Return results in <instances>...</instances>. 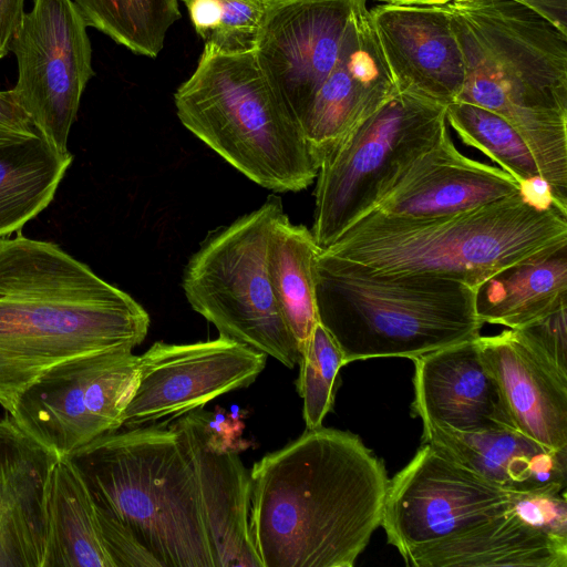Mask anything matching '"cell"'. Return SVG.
Masks as SVG:
<instances>
[{
    "label": "cell",
    "mask_w": 567,
    "mask_h": 567,
    "mask_svg": "<svg viewBox=\"0 0 567 567\" xmlns=\"http://www.w3.org/2000/svg\"><path fill=\"white\" fill-rule=\"evenodd\" d=\"M87 24L135 54L156 58L181 18L178 0H73Z\"/></svg>",
    "instance_id": "4316f807"
},
{
    "label": "cell",
    "mask_w": 567,
    "mask_h": 567,
    "mask_svg": "<svg viewBox=\"0 0 567 567\" xmlns=\"http://www.w3.org/2000/svg\"><path fill=\"white\" fill-rule=\"evenodd\" d=\"M512 493L422 442L389 480L381 525L402 555L506 512Z\"/></svg>",
    "instance_id": "7c38bea8"
},
{
    "label": "cell",
    "mask_w": 567,
    "mask_h": 567,
    "mask_svg": "<svg viewBox=\"0 0 567 567\" xmlns=\"http://www.w3.org/2000/svg\"><path fill=\"white\" fill-rule=\"evenodd\" d=\"M205 47L221 52L252 50L269 0H182Z\"/></svg>",
    "instance_id": "f1b7e54d"
},
{
    "label": "cell",
    "mask_w": 567,
    "mask_h": 567,
    "mask_svg": "<svg viewBox=\"0 0 567 567\" xmlns=\"http://www.w3.org/2000/svg\"><path fill=\"white\" fill-rule=\"evenodd\" d=\"M370 14L396 90L445 106L456 102L464 61L445 4L380 3Z\"/></svg>",
    "instance_id": "5bb4252c"
},
{
    "label": "cell",
    "mask_w": 567,
    "mask_h": 567,
    "mask_svg": "<svg viewBox=\"0 0 567 567\" xmlns=\"http://www.w3.org/2000/svg\"><path fill=\"white\" fill-rule=\"evenodd\" d=\"M381 3L401 4V6H421V4H441L442 0H377Z\"/></svg>",
    "instance_id": "74e56055"
},
{
    "label": "cell",
    "mask_w": 567,
    "mask_h": 567,
    "mask_svg": "<svg viewBox=\"0 0 567 567\" xmlns=\"http://www.w3.org/2000/svg\"><path fill=\"white\" fill-rule=\"evenodd\" d=\"M266 361L265 353L221 336L183 344L157 341L138 355L137 380L122 427L177 419L221 394L247 388Z\"/></svg>",
    "instance_id": "4fadbf2b"
},
{
    "label": "cell",
    "mask_w": 567,
    "mask_h": 567,
    "mask_svg": "<svg viewBox=\"0 0 567 567\" xmlns=\"http://www.w3.org/2000/svg\"><path fill=\"white\" fill-rule=\"evenodd\" d=\"M45 524L42 567H112L95 503L65 456L56 458L49 474Z\"/></svg>",
    "instance_id": "cb8c5ba5"
},
{
    "label": "cell",
    "mask_w": 567,
    "mask_h": 567,
    "mask_svg": "<svg viewBox=\"0 0 567 567\" xmlns=\"http://www.w3.org/2000/svg\"><path fill=\"white\" fill-rule=\"evenodd\" d=\"M413 361L411 409L423 424L463 432L515 429L476 339L441 348Z\"/></svg>",
    "instance_id": "e0dca14e"
},
{
    "label": "cell",
    "mask_w": 567,
    "mask_h": 567,
    "mask_svg": "<svg viewBox=\"0 0 567 567\" xmlns=\"http://www.w3.org/2000/svg\"><path fill=\"white\" fill-rule=\"evenodd\" d=\"M475 289L449 279L379 275L321 249L316 262L318 320L346 363L415 359L480 337Z\"/></svg>",
    "instance_id": "8992f818"
},
{
    "label": "cell",
    "mask_w": 567,
    "mask_h": 567,
    "mask_svg": "<svg viewBox=\"0 0 567 567\" xmlns=\"http://www.w3.org/2000/svg\"><path fill=\"white\" fill-rule=\"evenodd\" d=\"M138 355L113 350L62 362L31 384L8 413L30 439L66 456L122 427Z\"/></svg>",
    "instance_id": "30bf717a"
},
{
    "label": "cell",
    "mask_w": 567,
    "mask_h": 567,
    "mask_svg": "<svg viewBox=\"0 0 567 567\" xmlns=\"http://www.w3.org/2000/svg\"><path fill=\"white\" fill-rule=\"evenodd\" d=\"M346 364L341 349L318 322L301 353L296 382L303 400L302 415L307 430L321 426L332 409L339 370Z\"/></svg>",
    "instance_id": "f546056e"
},
{
    "label": "cell",
    "mask_w": 567,
    "mask_h": 567,
    "mask_svg": "<svg viewBox=\"0 0 567 567\" xmlns=\"http://www.w3.org/2000/svg\"><path fill=\"white\" fill-rule=\"evenodd\" d=\"M190 460L214 567H262L250 524L251 481L238 451L216 443L205 426V410L190 411L169 425Z\"/></svg>",
    "instance_id": "9a60e30c"
},
{
    "label": "cell",
    "mask_w": 567,
    "mask_h": 567,
    "mask_svg": "<svg viewBox=\"0 0 567 567\" xmlns=\"http://www.w3.org/2000/svg\"><path fill=\"white\" fill-rule=\"evenodd\" d=\"M320 251L311 229L292 224L285 213L277 219L268 240V274L276 301L300 354L319 322L316 262Z\"/></svg>",
    "instance_id": "484cf974"
},
{
    "label": "cell",
    "mask_w": 567,
    "mask_h": 567,
    "mask_svg": "<svg viewBox=\"0 0 567 567\" xmlns=\"http://www.w3.org/2000/svg\"><path fill=\"white\" fill-rule=\"evenodd\" d=\"M96 516L102 544L112 567H161L154 556L118 519L99 506Z\"/></svg>",
    "instance_id": "d6a6232c"
},
{
    "label": "cell",
    "mask_w": 567,
    "mask_h": 567,
    "mask_svg": "<svg viewBox=\"0 0 567 567\" xmlns=\"http://www.w3.org/2000/svg\"><path fill=\"white\" fill-rule=\"evenodd\" d=\"M475 312L484 323L522 329L567 305V244L493 275L475 289Z\"/></svg>",
    "instance_id": "603a6c76"
},
{
    "label": "cell",
    "mask_w": 567,
    "mask_h": 567,
    "mask_svg": "<svg viewBox=\"0 0 567 567\" xmlns=\"http://www.w3.org/2000/svg\"><path fill=\"white\" fill-rule=\"evenodd\" d=\"M71 163L43 135L0 143V239L48 207Z\"/></svg>",
    "instance_id": "d4e9b609"
},
{
    "label": "cell",
    "mask_w": 567,
    "mask_h": 567,
    "mask_svg": "<svg viewBox=\"0 0 567 567\" xmlns=\"http://www.w3.org/2000/svg\"><path fill=\"white\" fill-rule=\"evenodd\" d=\"M444 4L464 61L457 101L517 131L567 216V34L515 0Z\"/></svg>",
    "instance_id": "3957f363"
},
{
    "label": "cell",
    "mask_w": 567,
    "mask_h": 567,
    "mask_svg": "<svg viewBox=\"0 0 567 567\" xmlns=\"http://www.w3.org/2000/svg\"><path fill=\"white\" fill-rule=\"evenodd\" d=\"M525 4L567 34V0H515Z\"/></svg>",
    "instance_id": "8d00e7d4"
},
{
    "label": "cell",
    "mask_w": 567,
    "mask_h": 567,
    "mask_svg": "<svg viewBox=\"0 0 567 567\" xmlns=\"http://www.w3.org/2000/svg\"><path fill=\"white\" fill-rule=\"evenodd\" d=\"M396 92L368 0H354L337 69L301 127L319 162Z\"/></svg>",
    "instance_id": "2e32d148"
},
{
    "label": "cell",
    "mask_w": 567,
    "mask_h": 567,
    "mask_svg": "<svg viewBox=\"0 0 567 567\" xmlns=\"http://www.w3.org/2000/svg\"><path fill=\"white\" fill-rule=\"evenodd\" d=\"M476 341L515 429L547 449L567 450V378L547 365L516 329Z\"/></svg>",
    "instance_id": "ffe728a7"
},
{
    "label": "cell",
    "mask_w": 567,
    "mask_h": 567,
    "mask_svg": "<svg viewBox=\"0 0 567 567\" xmlns=\"http://www.w3.org/2000/svg\"><path fill=\"white\" fill-rule=\"evenodd\" d=\"M509 509L527 525L549 536L567 539L566 492H513Z\"/></svg>",
    "instance_id": "4dcf8cb0"
},
{
    "label": "cell",
    "mask_w": 567,
    "mask_h": 567,
    "mask_svg": "<svg viewBox=\"0 0 567 567\" xmlns=\"http://www.w3.org/2000/svg\"><path fill=\"white\" fill-rule=\"evenodd\" d=\"M249 524L262 567H352L381 525L389 478L350 432L322 425L250 471Z\"/></svg>",
    "instance_id": "6da1fadb"
},
{
    "label": "cell",
    "mask_w": 567,
    "mask_h": 567,
    "mask_svg": "<svg viewBox=\"0 0 567 567\" xmlns=\"http://www.w3.org/2000/svg\"><path fill=\"white\" fill-rule=\"evenodd\" d=\"M65 457L161 567H214L194 470L171 426L118 429Z\"/></svg>",
    "instance_id": "5b68a950"
},
{
    "label": "cell",
    "mask_w": 567,
    "mask_h": 567,
    "mask_svg": "<svg viewBox=\"0 0 567 567\" xmlns=\"http://www.w3.org/2000/svg\"><path fill=\"white\" fill-rule=\"evenodd\" d=\"M0 125L27 136L42 135L17 101L12 89L0 91Z\"/></svg>",
    "instance_id": "836d02e7"
},
{
    "label": "cell",
    "mask_w": 567,
    "mask_h": 567,
    "mask_svg": "<svg viewBox=\"0 0 567 567\" xmlns=\"http://www.w3.org/2000/svg\"><path fill=\"white\" fill-rule=\"evenodd\" d=\"M24 0H0V60L11 48V42L24 16Z\"/></svg>",
    "instance_id": "e575fe53"
},
{
    "label": "cell",
    "mask_w": 567,
    "mask_h": 567,
    "mask_svg": "<svg viewBox=\"0 0 567 567\" xmlns=\"http://www.w3.org/2000/svg\"><path fill=\"white\" fill-rule=\"evenodd\" d=\"M516 330L547 365L567 378V305Z\"/></svg>",
    "instance_id": "1f68e13d"
},
{
    "label": "cell",
    "mask_w": 567,
    "mask_h": 567,
    "mask_svg": "<svg viewBox=\"0 0 567 567\" xmlns=\"http://www.w3.org/2000/svg\"><path fill=\"white\" fill-rule=\"evenodd\" d=\"M60 457L0 420V567H42L49 474Z\"/></svg>",
    "instance_id": "d6986e66"
},
{
    "label": "cell",
    "mask_w": 567,
    "mask_h": 567,
    "mask_svg": "<svg viewBox=\"0 0 567 567\" xmlns=\"http://www.w3.org/2000/svg\"><path fill=\"white\" fill-rule=\"evenodd\" d=\"M282 208L281 199L270 195L257 209L209 234L185 267L182 286L190 307L219 336L292 369L301 354L267 265L269 236Z\"/></svg>",
    "instance_id": "ba28073f"
},
{
    "label": "cell",
    "mask_w": 567,
    "mask_h": 567,
    "mask_svg": "<svg viewBox=\"0 0 567 567\" xmlns=\"http://www.w3.org/2000/svg\"><path fill=\"white\" fill-rule=\"evenodd\" d=\"M445 105L396 92L321 158L312 235L321 249L371 213L447 125Z\"/></svg>",
    "instance_id": "9c48e42d"
},
{
    "label": "cell",
    "mask_w": 567,
    "mask_h": 567,
    "mask_svg": "<svg viewBox=\"0 0 567 567\" xmlns=\"http://www.w3.org/2000/svg\"><path fill=\"white\" fill-rule=\"evenodd\" d=\"M452 0H442V3H446V2H450Z\"/></svg>",
    "instance_id": "f35d334b"
},
{
    "label": "cell",
    "mask_w": 567,
    "mask_h": 567,
    "mask_svg": "<svg viewBox=\"0 0 567 567\" xmlns=\"http://www.w3.org/2000/svg\"><path fill=\"white\" fill-rule=\"evenodd\" d=\"M174 103L190 133L259 186L300 192L315 182L320 162L254 49L221 52L204 45Z\"/></svg>",
    "instance_id": "52a82bcc"
},
{
    "label": "cell",
    "mask_w": 567,
    "mask_h": 567,
    "mask_svg": "<svg viewBox=\"0 0 567 567\" xmlns=\"http://www.w3.org/2000/svg\"><path fill=\"white\" fill-rule=\"evenodd\" d=\"M519 194L527 204L539 210L555 207L550 186L540 175L522 182L519 184Z\"/></svg>",
    "instance_id": "d590c367"
},
{
    "label": "cell",
    "mask_w": 567,
    "mask_h": 567,
    "mask_svg": "<svg viewBox=\"0 0 567 567\" xmlns=\"http://www.w3.org/2000/svg\"><path fill=\"white\" fill-rule=\"evenodd\" d=\"M89 24L73 0H32L10 51L18 63L12 89L39 132L61 152L94 75Z\"/></svg>",
    "instance_id": "8fae6325"
},
{
    "label": "cell",
    "mask_w": 567,
    "mask_h": 567,
    "mask_svg": "<svg viewBox=\"0 0 567 567\" xmlns=\"http://www.w3.org/2000/svg\"><path fill=\"white\" fill-rule=\"evenodd\" d=\"M402 557L414 567H567V539L527 525L508 507Z\"/></svg>",
    "instance_id": "7402d4cb"
},
{
    "label": "cell",
    "mask_w": 567,
    "mask_h": 567,
    "mask_svg": "<svg viewBox=\"0 0 567 567\" xmlns=\"http://www.w3.org/2000/svg\"><path fill=\"white\" fill-rule=\"evenodd\" d=\"M567 244V216L520 194L454 215L405 218L371 212L322 251L379 275H419L476 289L498 271Z\"/></svg>",
    "instance_id": "277c9868"
},
{
    "label": "cell",
    "mask_w": 567,
    "mask_h": 567,
    "mask_svg": "<svg viewBox=\"0 0 567 567\" xmlns=\"http://www.w3.org/2000/svg\"><path fill=\"white\" fill-rule=\"evenodd\" d=\"M447 126L372 212L405 218H434L519 194L518 183L504 169L463 155Z\"/></svg>",
    "instance_id": "ac0fdd59"
},
{
    "label": "cell",
    "mask_w": 567,
    "mask_h": 567,
    "mask_svg": "<svg viewBox=\"0 0 567 567\" xmlns=\"http://www.w3.org/2000/svg\"><path fill=\"white\" fill-rule=\"evenodd\" d=\"M445 117L447 125L465 145L481 151L518 185L540 175L524 140L498 114L475 104L456 101L446 106Z\"/></svg>",
    "instance_id": "83f0119b"
},
{
    "label": "cell",
    "mask_w": 567,
    "mask_h": 567,
    "mask_svg": "<svg viewBox=\"0 0 567 567\" xmlns=\"http://www.w3.org/2000/svg\"><path fill=\"white\" fill-rule=\"evenodd\" d=\"M150 316L58 245L0 239V405L68 360L140 346Z\"/></svg>",
    "instance_id": "7a4b0ae2"
},
{
    "label": "cell",
    "mask_w": 567,
    "mask_h": 567,
    "mask_svg": "<svg viewBox=\"0 0 567 567\" xmlns=\"http://www.w3.org/2000/svg\"><path fill=\"white\" fill-rule=\"evenodd\" d=\"M422 440L507 492H566L567 450L547 449L516 429L463 432L423 424Z\"/></svg>",
    "instance_id": "44dd1931"
}]
</instances>
